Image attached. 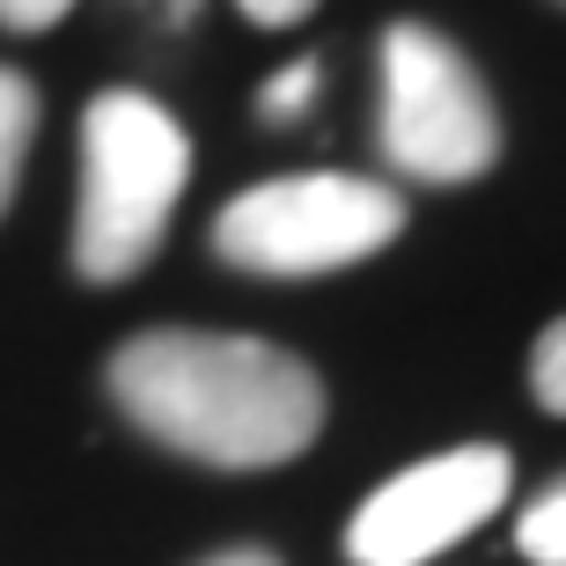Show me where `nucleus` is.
<instances>
[{
    "instance_id": "obj_12",
    "label": "nucleus",
    "mask_w": 566,
    "mask_h": 566,
    "mask_svg": "<svg viewBox=\"0 0 566 566\" xmlns=\"http://www.w3.org/2000/svg\"><path fill=\"white\" fill-rule=\"evenodd\" d=\"M207 566H280L273 552H258V545H243V552H221V559H207Z\"/></svg>"
},
{
    "instance_id": "obj_3",
    "label": "nucleus",
    "mask_w": 566,
    "mask_h": 566,
    "mask_svg": "<svg viewBox=\"0 0 566 566\" xmlns=\"http://www.w3.org/2000/svg\"><path fill=\"white\" fill-rule=\"evenodd\" d=\"M398 229L405 199L390 185L346 177V169H310V177H273V185H251L243 199H229L213 221V251L265 280H310L390 251Z\"/></svg>"
},
{
    "instance_id": "obj_10",
    "label": "nucleus",
    "mask_w": 566,
    "mask_h": 566,
    "mask_svg": "<svg viewBox=\"0 0 566 566\" xmlns=\"http://www.w3.org/2000/svg\"><path fill=\"white\" fill-rule=\"evenodd\" d=\"M66 8H74V0H0V22H8V30H52Z\"/></svg>"
},
{
    "instance_id": "obj_2",
    "label": "nucleus",
    "mask_w": 566,
    "mask_h": 566,
    "mask_svg": "<svg viewBox=\"0 0 566 566\" xmlns=\"http://www.w3.org/2000/svg\"><path fill=\"white\" fill-rule=\"evenodd\" d=\"M185 177H191V140L155 96H140V88L96 96L82 118V213H74L82 280L140 273L163 251Z\"/></svg>"
},
{
    "instance_id": "obj_8",
    "label": "nucleus",
    "mask_w": 566,
    "mask_h": 566,
    "mask_svg": "<svg viewBox=\"0 0 566 566\" xmlns=\"http://www.w3.org/2000/svg\"><path fill=\"white\" fill-rule=\"evenodd\" d=\"M530 382H537V398H545L552 412H566V316L552 324L545 338H537V360H530Z\"/></svg>"
},
{
    "instance_id": "obj_6",
    "label": "nucleus",
    "mask_w": 566,
    "mask_h": 566,
    "mask_svg": "<svg viewBox=\"0 0 566 566\" xmlns=\"http://www.w3.org/2000/svg\"><path fill=\"white\" fill-rule=\"evenodd\" d=\"M30 133H38V88L22 82L15 66H0V213L22 185V155H30Z\"/></svg>"
},
{
    "instance_id": "obj_11",
    "label": "nucleus",
    "mask_w": 566,
    "mask_h": 566,
    "mask_svg": "<svg viewBox=\"0 0 566 566\" xmlns=\"http://www.w3.org/2000/svg\"><path fill=\"white\" fill-rule=\"evenodd\" d=\"M316 0H243V15L251 22H265V30H287V22H302Z\"/></svg>"
},
{
    "instance_id": "obj_9",
    "label": "nucleus",
    "mask_w": 566,
    "mask_h": 566,
    "mask_svg": "<svg viewBox=\"0 0 566 566\" xmlns=\"http://www.w3.org/2000/svg\"><path fill=\"white\" fill-rule=\"evenodd\" d=\"M310 96H316V60H302V66H287L280 82H265V118H294Z\"/></svg>"
},
{
    "instance_id": "obj_4",
    "label": "nucleus",
    "mask_w": 566,
    "mask_h": 566,
    "mask_svg": "<svg viewBox=\"0 0 566 566\" xmlns=\"http://www.w3.org/2000/svg\"><path fill=\"white\" fill-rule=\"evenodd\" d=\"M382 155L427 185H471L501 155V118L463 52L420 22L382 38Z\"/></svg>"
},
{
    "instance_id": "obj_1",
    "label": "nucleus",
    "mask_w": 566,
    "mask_h": 566,
    "mask_svg": "<svg viewBox=\"0 0 566 566\" xmlns=\"http://www.w3.org/2000/svg\"><path fill=\"white\" fill-rule=\"evenodd\" d=\"M111 398L163 449L213 471H273L324 434V382L287 346L235 332H140L111 354Z\"/></svg>"
},
{
    "instance_id": "obj_5",
    "label": "nucleus",
    "mask_w": 566,
    "mask_h": 566,
    "mask_svg": "<svg viewBox=\"0 0 566 566\" xmlns=\"http://www.w3.org/2000/svg\"><path fill=\"white\" fill-rule=\"evenodd\" d=\"M515 463L507 449H441V457L398 471L376 485L346 523V559L354 566H434L449 545H463L479 523H493V507L507 501Z\"/></svg>"
},
{
    "instance_id": "obj_7",
    "label": "nucleus",
    "mask_w": 566,
    "mask_h": 566,
    "mask_svg": "<svg viewBox=\"0 0 566 566\" xmlns=\"http://www.w3.org/2000/svg\"><path fill=\"white\" fill-rule=\"evenodd\" d=\"M515 545H523V559H537V566H566V485H552L545 501L515 523Z\"/></svg>"
}]
</instances>
